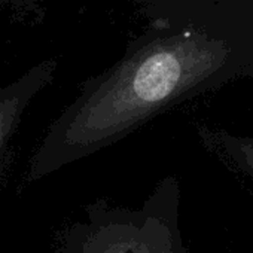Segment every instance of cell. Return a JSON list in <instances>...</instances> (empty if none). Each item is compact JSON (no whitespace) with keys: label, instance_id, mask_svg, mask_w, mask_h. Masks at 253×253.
I'll use <instances>...</instances> for the list:
<instances>
[{"label":"cell","instance_id":"277c9868","mask_svg":"<svg viewBox=\"0 0 253 253\" xmlns=\"http://www.w3.org/2000/svg\"><path fill=\"white\" fill-rule=\"evenodd\" d=\"M207 146L235 170L253 177V139L231 136L225 131L200 133Z\"/></svg>","mask_w":253,"mask_h":253},{"label":"cell","instance_id":"3957f363","mask_svg":"<svg viewBox=\"0 0 253 253\" xmlns=\"http://www.w3.org/2000/svg\"><path fill=\"white\" fill-rule=\"evenodd\" d=\"M55 70L57 63L46 60L27 70L14 82L0 86V179L5 170L11 140L18 130L23 115L33 98L52 82Z\"/></svg>","mask_w":253,"mask_h":253},{"label":"cell","instance_id":"6da1fadb","mask_svg":"<svg viewBox=\"0 0 253 253\" xmlns=\"http://www.w3.org/2000/svg\"><path fill=\"white\" fill-rule=\"evenodd\" d=\"M223 60V52L189 36L134 42L118 63L84 82L75 100L49 124L26 179L42 180L113 146L164 110L201 92Z\"/></svg>","mask_w":253,"mask_h":253},{"label":"cell","instance_id":"7a4b0ae2","mask_svg":"<svg viewBox=\"0 0 253 253\" xmlns=\"http://www.w3.org/2000/svg\"><path fill=\"white\" fill-rule=\"evenodd\" d=\"M180 188L163 179L139 209L95 200L63 232L58 253H188L179 226Z\"/></svg>","mask_w":253,"mask_h":253},{"label":"cell","instance_id":"5b68a950","mask_svg":"<svg viewBox=\"0 0 253 253\" xmlns=\"http://www.w3.org/2000/svg\"><path fill=\"white\" fill-rule=\"evenodd\" d=\"M38 0H0V8H27Z\"/></svg>","mask_w":253,"mask_h":253}]
</instances>
